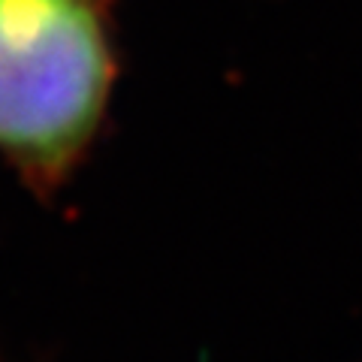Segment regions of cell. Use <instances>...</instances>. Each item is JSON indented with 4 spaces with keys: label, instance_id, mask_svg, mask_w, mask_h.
I'll use <instances>...</instances> for the list:
<instances>
[{
    "label": "cell",
    "instance_id": "cell-1",
    "mask_svg": "<svg viewBox=\"0 0 362 362\" xmlns=\"http://www.w3.org/2000/svg\"><path fill=\"white\" fill-rule=\"evenodd\" d=\"M118 73L115 0H0V157L33 194L90 154Z\"/></svg>",
    "mask_w": 362,
    "mask_h": 362
}]
</instances>
